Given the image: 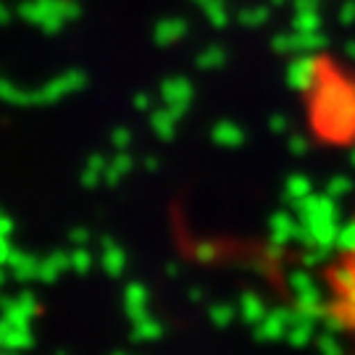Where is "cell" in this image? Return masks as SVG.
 <instances>
[{
	"instance_id": "1",
	"label": "cell",
	"mask_w": 355,
	"mask_h": 355,
	"mask_svg": "<svg viewBox=\"0 0 355 355\" xmlns=\"http://www.w3.org/2000/svg\"><path fill=\"white\" fill-rule=\"evenodd\" d=\"M327 290H329V308L331 321L343 329V334L355 347V234L345 245L340 258L327 271Z\"/></svg>"
}]
</instances>
